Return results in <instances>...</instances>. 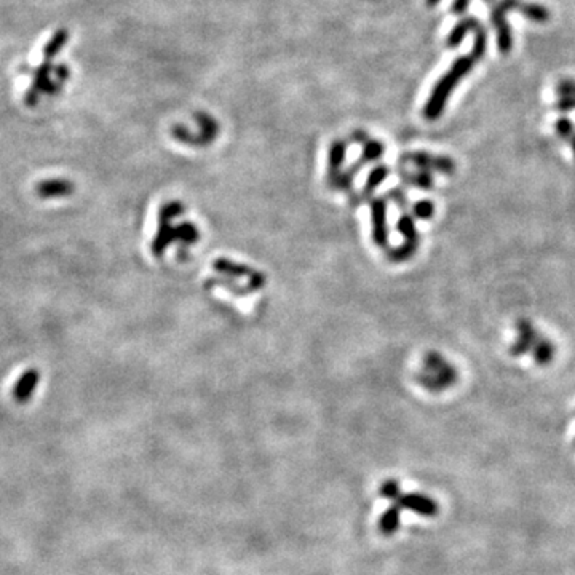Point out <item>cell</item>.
<instances>
[{
	"label": "cell",
	"mask_w": 575,
	"mask_h": 575,
	"mask_svg": "<svg viewBox=\"0 0 575 575\" xmlns=\"http://www.w3.org/2000/svg\"><path fill=\"white\" fill-rule=\"evenodd\" d=\"M487 50V32L486 29L480 26L475 31V40H473L471 51L469 55L460 56L453 63V66L448 72H446L442 79L438 80L437 85H435L432 93H430L426 106H423V117L430 122L438 120L442 117L446 103L451 98V95L454 93V90L457 85L464 80L465 75H469L473 67L476 66L478 61H481L486 55Z\"/></svg>",
	"instance_id": "obj_1"
},
{
	"label": "cell",
	"mask_w": 575,
	"mask_h": 575,
	"mask_svg": "<svg viewBox=\"0 0 575 575\" xmlns=\"http://www.w3.org/2000/svg\"><path fill=\"white\" fill-rule=\"evenodd\" d=\"M379 494L385 497L387 501L391 502V507L398 510L403 515L401 510H410V512L419 515V517H435L438 513V503L433 501L427 494L421 492H403L401 485L396 480H387L380 485Z\"/></svg>",
	"instance_id": "obj_2"
},
{
	"label": "cell",
	"mask_w": 575,
	"mask_h": 575,
	"mask_svg": "<svg viewBox=\"0 0 575 575\" xmlns=\"http://www.w3.org/2000/svg\"><path fill=\"white\" fill-rule=\"evenodd\" d=\"M423 366H426V369L417 375V380L419 384L426 387L427 390L438 394V391L451 389V387L457 384V369H455L443 355H439L437 352H428L426 357H423Z\"/></svg>",
	"instance_id": "obj_3"
},
{
	"label": "cell",
	"mask_w": 575,
	"mask_h": 575,
	"mask_svg": "<svg viewBox=\"0 0 575 575\" xmlns=\"http://www.w3.org/2000/svg\"><path fill=\"white\" fill-rule=\"evenodd\" d=\"M521 0H499L491 10V23L497 34V47L503 55H508L513 48V32L507 21V13L517 10Z\"/></svg>",
	"instance_id": "obj_4"
},
{
	"label": "cell",
	"mask_w": 575,
	"mask_h": 575,
	"mask_svg": "<svg viewBox=\"0 0 575 575\" xmlns=\"http://www.w3.org/2000/svg\"><path fill=\"white\" fill-rule=\"evenodd\" d=\"M181 213H182V205H181V203H176V202L165 205L162 208V211H160L159 232H157V235H155V238L152 241V252L157 257L162 256L163 251L166 250V246H168L171 241L175 240V229L171 227L170 221Z\"/></svg>",
	"instance_id": "obj_5"
},
{
	"label": "cell",
	"mask_w": 575,
	"mask_h": 575,
	"mask_svg": "<svg viewBox=\"0 0 575 575\" xmlns=\"http://www.w3.org/2000/svg\"><path fill=\"white\" fill-rule=\"evenodd\" d=\"M398 230L400 234L405 236V243H403L400 248H396L390 252V259L401 262L406 259H411L414 252L419 248V234L416 229V224H414V219L410 214H403L398 219Z\"/></svg>",
	"instance_id": "obj_6"
},
{
	"label": "cell",
	"mask_w": 575,
	"mask_h": 575,
	"mask_svg": "<svg viewBox=\"0 0 575 575\" xmlns=\"http://www.w3.org/2000/svg\"><path fill=\"white\" fill-rule=\"evenodd\" d=\"M403 162L416 165L419 170L438 171L443 175H453L455 171V162L446 155H433L428 152H411L403 157Z\"/></svg>",
	"instance_id": "obj_7"
},
{
	"label": "cell",
	"mask_w": 575,
	"mask_h": 575,
	"mask_svg": "<svg viewBox=\"0 0 575 575\" xmlns=\"http://www.w3.org/2000/svg\"><path fill=\"white\" fill-rule=\"evenodd\" d=\"M517 341L510 347V355H513V357H523L526 353H531L537 339L542 336L528 318H519L517 321Z\"/></svg>",
	"instance_id": "obj_8"
},
{
	"label": "cell",
	"mask_w": 575,
	"mask_h": 575,
	"mask_svg": "<svg viewBox=\"0 0 575 575\" xmlns=\"http://www.w3.org/2000/svg\"><path fill=\"white\" fill-rule=\"evenodd\" d=\"M373 211V238L380 248L389 245V230H387V203L384 198H375L371 202Z\"/></svg>",
	"instance_id": "obj_9"
},
{
	"label": "cell",
	"mask_w": 575,
	"mask_h": 575,
	"mask_svg": "<svg viewBox=\"0 0 575 575\" xmlns=\"http://www.w3.org/2000/svg\"><path fill=\"white\" fill-rule=\"evenodd\" d=\"M40 382V373L35 368L26 369L23 374L19 375V379L16 380L13 387V400L18 403V405H26L31 398L32 394H34L37 385Z\"/></svg>",
	"instance_id": "obj_10"
},
{
	"label": "cell",
	"mask_w": 575,
	"mask_h": 575,
	"mask_svg": "<svg viewBox=\"0 0 575 575\" xmlns=\"http://www.w3.org/2000/svg\"><path fill=\"white\" fill-rule=\"evenodd\" d=\"M74 189L75 187L71 181L56 177V179H47L39 182V184L35 186V193L40 198H61L72 195Z\"/></svg>",
	"instance_id": "obj_11"
},
{
	"label": "cell",
	"mask_w": 575,
	"mask_h": 575,
	"mask_svg": "<svg viewBox=\"0 0 575 575\" xmlns=\"http://www.w3.org/2000/svg\"><path fill=\"white\" fill-rule=\"evenodd\" d=\"M480 26H481L480 19L475 18V16H465V18H462L448 34V39H446V47L457 48L462 44V42H464L467 34H470V32H475L478 28H480Z\"/></svg>",
	"instance_id": "obj_12"
},
{
	"label": "cell",
	"mask_w": 575,
	"mask_h": 575,
	"mask_svg": "<svg viewBox=\"0 0 575 575\" xmlns=\"http://www.w3.org/2000/svg\"><path fill=\"white\" fill-rule=\"evenodd\" d=\"M532 358L534 362L539 364V366H548V364L553 363V359L556 357V347L553 341L546 339V337L540 336L537 339L534 348H532Z\"/></svg>",
	"instance_id": "obj_13"
},
{
	"label": "cell",
	"mask_w": 575,
	"mask_h": 575,
	"mask_svg": "<svg viewBox=\"0 0 575 575\" xmlns=\"http://www.w3.org/2000/svg\"><path fill=\"white\" fill-rule=\"evenodd\" d=\"M195 122L198 123V128H200L203 146L213 143V139L219 134V123L208 112H195Z\"/></svg>",
	"instance_id": "obj_14"
},
{
	"label": "cell",
	"mask_w": 575,
	"mask_h": 575,
	"mask_svg": "<svg viewBox=\"0 0 575 575\" xmlns=\"http://www.w3.org/2000/svg\"><path fill=\"white\" fill-rule=\"evenodd\" d=\"M55 66H53L51 61H44L40 64L39 67L35 69L34 72H32V85L31 88L35 91V93H39L40 96L47 93V88L48 85L51 83V72Z\"/></svg>",
	"instance_id": "obj_15"
},
{
	"label": "cell",
	"mask_w": 575,
	"mask_h": 575,
	"mask_svg": "<svg viewBox=\"0 0 575 575\" xmlns=\"http://www.w3.org/2000/svg\"><path fill=\"white\" fill-rule=\"evenodd\" d=\"M67 42H69V31L66 28L55 31V34L50 37V40H48L44 47L45 61H53V59L59 55V51L67 45Z\"/></svg>",
	"instance_id": "obj_16"
},
{
	"label": "cell",
	"mask_w": 575,
	"mask_h": 575,
	"mask_svg": "<svg viewBox=\"0 0 575 575\" xmlns=\"http://www.w3.org/2000/svg\"><path fill=\"white\" fill-rule=\"evenodd\" d=\"M517 10L524 16V18L534 21V23H545V21L550 19V12L540 3L523 2V0H521Z\"/></svg>",
	"instance_id": "obj_17"
},
{
	"label": "cell",
	"mask_w": 575,
	"mask_h": 575,
	"mask_svg": "<svg viewBox=\"0 0 575 575\" xmlns=\"http://www.w3.org/2000/svg\"><path fill=\"white\" fill-rule=\"evenodd\" d=\"M346 150H347V143L342 141V139H336V141L331 144L330 159H327V165H330V176L336 177L337 173H339L341 166L343 163V159H346Z\"/></svg>",
	"instance_id": "obj_18"
},
{
	"label": "cell",
	"mask_w": 575,
	"mask_h": 575,
	"mask_svg": "<svg viewBox=\"0 0 575 575\" xmlns=\"http://www.w3.org/2000/svg\"><path fill=\"white\" fill-rule=\"evenodd\" d=\"M384 150H385V146L382 143L368 138L366 141L363 143V159H362V162L357 163V166L359 168V165H362L363 162H374V160H379L384 155Z\"/></svg>",
	"instance_id": "obj_19"
},
{
	"label": "cell",
	"mask_w": 575,
	"mask_h": 575,
	"mask_svg": "<svg viewBox=\"0 0 575 575\" xmlns=\"http://www.w3.org/2000/svg\"><path fill=\"white\" fill-rule=\"evenodd\" d=\"M403 177L407 184L421 187V189H432L435 186L433 176L427 170H419L417 173H403Z\"/></svg>",
	"instance_id": "obj_20"
},
{
	"label": "cell",
	"mask_w": 575,
	"mask_h": 575,
	"mask_svg": "<svg viewBox=\"0 0 575 575\" xmlns=\"http://www.w3.org/2000/svg\"><path fill=\"white\" fill-rule=\"evenodd\" d=\"M198 229L191 222H184L175 229V238L184 245H193L198 240Z\"/></svg>",
	"instance_id": "obj_21"
},
{
	"label": "cell",
	"mask_w": 575,
	"mask_h": 575,
	"mask_svg": "<svg viewBox=\"0 0 575 575\" xmlns=\"http://www.w3.org/2000/svg\"><path fill=\"white\" fill-rule=\"evenodd\" d=\"M412 214L417 219H423V221H428V219H432L433 214H435L433 202H430V200L417 202L416 205L412 206Z\"/></svg>",
	"instance_id": "obj_22"
},
{
	"label": "cell",
	"mask_w": 575,
	"mask_h": 575,
	"mask_svg": "<svg viewBox=\"0 0 575 575\" xmlns=\"http://www.w3.org/2000/svg\"><path fill=\"white\" fill-rule=\"evenodd\" d=\"M555 130H556L558 136H560L561 139H569V141H571L572 136H574L575 128H574V123L569 120L567 117H561L560 120L556 122Z\"/></svg>",
	"instance_id": "obj_23"
},
{
	"label": "cell",
	"mask_w": 575,
	"mask_h": 575,
	"mask_svg": "<svg viewBox=\"0 0 575 575\" xmlns=\"http://www.w3.org/2000/svg\"><path fill=\"white\" fill-rule=\"evenodd\" d=\"M387 176H389V168H385V166H378V168H374L369 175L366 192H369V189L371 191L375 189V187H378L380 182L385 181Z\"/></svg>",
	"instance_id": "obj_24"
},
{
	"label": "cell",
	"mask_w": 575,
	"mask_h": 575,
	"mask_svg": "<svg viewBox=\"0 0 575 575\" xmlns=\"http://www.w3.org/2000/svg\"><path fill=\"white\" fill-rule=\"evenodd\" d=\"M556 95L558 98H562V96H574L575 98V80L562 79L561 82L556 85Z\"/></svg>",
	"instance_id": "obj_25"
},
{
	"label": "cell",
	"mask_w": 575,
	"mask_h": 575,
	"mask_svg": "<svg viewBox=\"0 0 575 575\" xmlns=\"http://www.w3.org/2000/svg\"><path fill=\"white\" fill-rule=\"evenodd\" d=\"M555 109L560 112L575 111V98L574 96H562V98H558L555 103Z\"/></svg>",
	"instance_id": "obj_26"
},
{
	"label": "cell",
	"mask_w": 575,
	"mask_h": 575,
	"mask_svg": "<svg viewBox=\"0 0 575 575\" xmlns=\"http://www.w3.org/2000/svg\"><path fill=\"white\" fill-rule=\"evenodd\" d=\"M53 72H55V77H56L58 82H61L63 85L67 82L69 77H71V69H69L67 64H64V63H61V64H58V66H55V69H53Z\"/></svg>",
	"instance_id": "obj_27"
},
{
	"label": "cell",
	"mask_w": 575,
	"mask_h": 575,
	"mask_svg": "<svg viewBox=\"0 0 575 575\" xmlns=\"http://www.w3.org/2000/svg\"><path fill=\"white\" fill-rule=\"evenodd\" d=\"M470 2L471 0H454L453 5H451V13L455 16H462L467 12V8L470 7Z\"/></svg>",
	"instance_id": "obj_28"
},
{
	"label": "cell",
	"mask_w": 575,
	"mask_h": 575,
	"mask_svg": "<svg viewBox=\"0 0 575 575\" xmlns=\"http://www.w3.org/2000/svg\"><path fill=\"white\" fill-rule=\"evenodd\" d=\"M39 101H40V95L35 93L32 88H29L24 93V104L28 107H35L37 104H39Z\"/></svg>",
	"instance_id": "obj_29"
},
{
	"label": "cell",
	"mask_w": 575,
	"mask_h": 575,
	"mask_svg": "<svg viewBox=\"0 0 575 575\" xmlns=\"http://www.w3.org/2000/svg\"><path fill=\"white\" fill-rule=\"evenodd\" d=\"M390 198H391V200H394V202L396 203V205L401 206V208H405V206L407 205V200H406L405 192L400 191V189H394V191H390Z\"/></svg>",
	"instance_id": "obj_30"
},
{
	"label": "cell",
	"mask_w": 575,
	"mask_h": 575,
	"mask_svg": "<svg viewBox=\"0 0 575 575\" xmlns=\"http://www.w3.org/2000/svg\"><path fill=\"white\" fill-rule=\"evenodd\" d=\"M439 2H442V0H426L427 7H430V8H432V7H437V5H438Z\"/></svg>",
	"instance_id": "obj_31"
},
{
	"label": "cell",
	"mask_w": 575,
	"mask_h": 575,
	"mask_svg": "<svg viewBox=\"0 0 575 575\" xmlns=\"http://www.w3.org/2000/svg\"><path fill=\"white\" fill-rule=\"evenodd\" d=\"M19 72H23V74H24V72H34V71H31V67H29V66H26V64H24V66H21Z\"/></svg>",
	"instance_id": "obj_32"
},
{
	"label": "cell",
	"mask_w": 575,
	"mask_h": 575,
	"mask_svg": "<svg viewBox=\"0 0 575 575\" xmlns=\"http://www.w3.org/2000/svg\"><path fill=\"white\" fill-rule=\"evenodd\" d=\"M569 143H571V147H572V152H574V157H575V134H574L572 139H571V141H569Z\"/></svg>",
	"instance_id": "obj_33"
},
{
	"label": "cell",
	"mask_w": 575,
	"mask_h": 575,
	"mask_svg": "<svg viewBox=\"0 0 575 575\" xmlns=\"http://www.w3.org/2000/svg\"><path fill=\"white\" fill-rule=\"evenodd\" d=\"M483 2H485V3H492L494 0H483Z\"/></svg>",
	"instance_id": "obj_34"
},
{
	"label": "cell",
	"mask_w": 575,
	"mask_h": 575,
	"mask_svg": "<svg viewBox=\"0 0 575 575\" xmlns=\"http://www.w3.org/2000/svg\"><path fill=\"white\" fill-rule=\"evenodd\" d=\"M574 443H575V442H574Z\"/></svg>",
	"instance_id": "obj_35"
}]
</instances>
